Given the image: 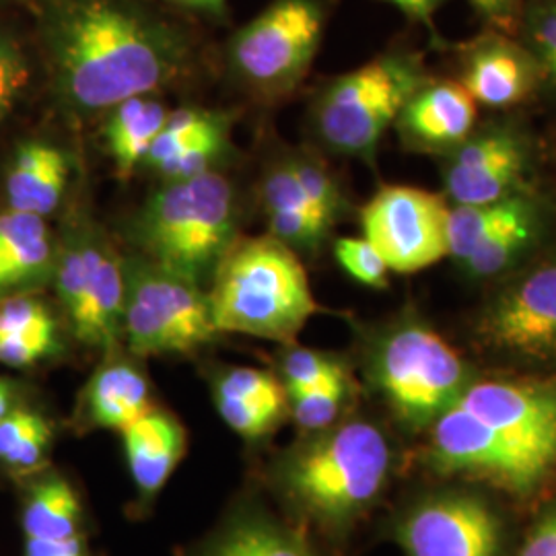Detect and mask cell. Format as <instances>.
I'll list each match as a JSON object with an SVG mask.
<instances>
[{"mask_svg": "<svg viewBox=\"0 0 556 556\" xmlns=\"http://www.w3.org/2000/svg\"><path fill=\"white\" fill-rule=\"evenodd\" d=\"M31 9L54 91L80 118L178 85L194 68V36L147 0H38Z\"/></svg>", "mask_w": 556, "mask_h": 556, "instance_id": "cell-1", "label": "cell"}, {"mask_svg": "<svg viewBox=\"0 0 556 556\" xmlns=\"http://www.w3.org/2000/svg\"><path fill=\"white\" fill-rule=\"evenodd\" d=\"M392 447L378 425L355 418L309 435L280 459L277 484L305 521L344 532L381 497Z\"/></svg>", "mask_w": 556, "mask_h": 556, "instance_id": "cell-2", "label": "cell"}, {"mask_svg": "<svg viewBox=\"0 0 556 556\" xmlns=\"http://www.w3.org/2000/svg\"><path fill=\"white\" fill-rule=\"evenodd\" d=\"M215 328L227 334L295 344L319 312L298 252L273 236L238 238L211 280Z\"/></svg>", "mask_w": 556, "mask_h": 556, "instance_id": "cell-3", "label": "cell"}, {"mask_svg": "<svg viewBox=\"0 0 556 556\" xmlns=\"http://www.w3.org/2000/svg\"><path fill=\"white\" fill-rule=\"evenodd\" d=\"M130 229L140 258L204 289L238 239L236 188L217 169L163 181Z\"/></svg>", "mask_w": 556, "mask_h": 556, "instance_id": "cell-4", "label": "cell"}, {"mask_svg": "<svg viewBox=\"0 0 556 556\" xmlns=\"http://www.w3.org/2000/svg\"><path fill=\"white\" fill-rule=\"evenodd\" d=\"M367 376L408 431H429L475 379L456 349L413 312L402 314L374 338Z\"/></svg>", "mask_w": 556, "mask_h": 556, "instance_id": "cell-5", "label": "cell"}, {"mask_svg": "<svg viewBox=\"0 0 556 556\" xmlns=\"http://www.w3.org/2000/svg\"><path fill=\"white\" fill-rule=\"evenodd\" d=\"M429 77L418 52L390 48L326 80L309 112L316 139L337 155L374 163L404 103Z\"/></svg>", "mask_w": 556, "mask_h": 556, "instance_id": "cell-6", "label": "cell"}, {"mask_svg": "<svg viewBox=\"0 0 556 556\" xmlns=\"http://www.w3.org/2000/svg\"><path fill=\"white\" fill-rule=\"evenodd\" d=\"M491 285L472 319L475 344L507 365L556 371V245Z\"/></svg>", "mask_w": 556, "mask_h": 556, "instance_id": "cell-7", "label": "cell"}, {"mask_svg": "<svg viewBox=\"0 0 556 556\" xmlns=\"http://www.w3.org/2000/svg\"><path fill=\"white\" fill-rule=\"evenodd\" d=\"M332 0H273L227 41L233 79L260 100L291 96L318 56Z\"/></svg>", "mask_w": 556, "mask_h": 556, "instance_id": "cell-8", "label": "cell"}, {"mask_svg": "<svg viewBox=\"0 0 556 556\" xmlns=\"http://www.w3.org/2000/svg\"><path fill=\"white\" fill-rule=\"evenodd\" d=\"M208 293L149 260L126 262V303L122 337L132 355H186L213 342Z\"/></svg>", "mask_w": 556, "mask_h": 556, "instance_id": "cell-9", "label": "cell"}, {"mask_svg": "<svg viewBox=\"0 0 556 556\" xmlns=\"http://www.w3.org/2000/svg\"><path fill=\"white\" fill-rule=\"evenodd\" d=\"M427 459L443 477L472 478L530 497L556 475V462L507 438L454 404L429 429Z\"/></svg>", "mask_w": 556, "mask_h": 556, "instance_id": "cell-10", "label": "cell"}, {"mask_svg": "<svg viewBox=\"0 0 556 556\" xmlns=\"http://www.w3.org/2000/svg\"><path fill=\"white\" fill-rule=\"evenodd\" d=\"M60 305L85 346L112 351L122 337L126 262L91 225L73 231L56 254Z\"/></svg>", "mask_w": 556, "mask_h": 556, "instance_id": "cell-11", "label": "cell"}, {"mask_svg": "<svg viewBox=\"0 0 556 556\" xmlns=\"http://www.w3.org/2000/svg\"><path fill=\"white\" fill-rule=\"evenodd\" d=\"M441 160L443 197L450 204H486L534 190V137L511 116L477 124Z\"/></svg>", "mask_w": 556, "mask_h": 556, "instance_id": "cell-12", "label": "cell"}, {"mask_svg": "<svg viewBox=\"0 0 556 556\" xmlns=\"http://www.w3.org/2000/svg\"><path fill=\"white\" fill-rule=\"evenodd\" d=\"M450 202L417 186L379 188L361 208V229L390 273L415 275L447 258Z\"/></svg>", "mask_w": 556, "mask_h": 556, "instance_id": "cell-13", "label": "cell"}, {"mask_svg": "<svg viewBox=\"0 0 556 556\" xmlns=\"http://www.w3.org/2000/svg\"><path fill=\"white\" fill-rule=\"evenodd\" d=\"M396 542L406 556H498L503 526L484 498L438 493L402 514Z\"/></svg>", "mask_w": 556, "mask_h": 556, "instance_id": "cell-14", "label": "cell"}, {"mask_svg": "<svg viewBox=\"0 0 556 556\" xmlns=\"http://www.w3.org/2000/svg\"><path fill=\"white\" fill-rule=\"evenodd\" d=\"M456 404L556 462V378H475Z\"/></svg>", "mask_w": 556, "mask_h": 556, "instance_id": "cell-15", "label": "cell"}, {"mask_svg": "<svg viewBox=\"0 0 556 556\" xmlns=\"http://www.w3.org/2000/svg\"><path fill=\"white\" fill-rule=\"evenodd\" d=\"M456 80L477 101L478 108L505 112L536 93L544 83L542 66L523 41L497 29L454 46Z\"/></svg>", "mask_w": 556, "mask_h": 556, "instance_id": "cell-16", "label": "cell"}, {"mask_svg": "<svg viewBox=\"0 0 556 556\" xmlns=\"http://www.w3.org/2000/svg\"><path fill=\"white\" fill-rule=\"evenodd\" d=\"M478 124V103L456 79L429 77L397 114L400 142L406 151L443 157Z\"/></svg>", "mask_w": 556, "mask_h": 556, "instance_id": "cell-17", "label": "cell"}, {"mask_svg": "<svg viewBox=\"0 0 556 556\" xmlns=\"http://www.w3.org/2000/svg\"><path fill=\"white\" fill-rule=\"evenodd\" d=\"M71 157L48 140L17 144L4 176V199L11 211L38 217L52 215L66 194Z\"/></svg>", "mask_w": 556, "mask_h": 556, "instance_id": "cell-18", "label": "cell"}, {"mask_svg": "<svg viewBox=\"0 0 556 556\" xmlns=\"http://www.w3.org/2000/svg\"><path fill=\"white\" fill-rule=\"evenodd\" d=\"M56 245L43 217L0 213V299L31 293L54 275Z\"/></svg>", "mask_w": 556, "mask_h": 556, "instance_id": "cell-19", "label": "cell"}, {"mask_svg": "<svg viewBox=\"0 0 556 556\" xmlns=\"http://www.w3.org/2000/svg\"><path fill=\"white\" fill-rule=\"evenodd\" d=\"M260 206L268 236L298 254H318L330 236L316 217L289 157L266 169L260 184Z\"/></svg>", "mask_w": 556, "mask_h": 556, "instance_id": "cell-20", "label": "cell"}, {"mask_svg": "<svg viewBox=\"0 0 556 556\" xmlns=\"http://www.w3.org/2000/svg\"><path fill=\"white\" fill-rule=\"evenodd\" d=\"M119 435L140 497H157L186 454L188 439L184 427L178 418L153 406Z\"/></svg>", "mask_w": 556, "mask_h": 556, "instance_id": "cell-21", "label": "cell"}, {"mask_svg": "<svg viewBox=\"0 0 556 556\" xmlns=\"http://www.w3.org/2000/svg\"><path fill=\"white\" fill-rule=\"evenodd\" d=\"M553 225V204L538 197L532 206L516 220L501 227L497 233L484 239L477 250L464 260L459 270L475 282H495L516 270L526 260L546 245Z\"/></svg>", "mask_w": 556, "mask_h": 556, "instance_id": "cell-22", "label": "cell"}, {"mask_svg": "<svg viewBox=\"0 0 556 556\" xmlns=\"http://www.w3.org/2000/svg\"><path fill=\"white\" fill-rule=\"evenodd\" d=\"M151 408L149 381L139 367L126 361H110L100 367L80 402L83 417L91 427L118 433Z\"/></svg>", "mask_w": 556, "mask_h": 556, "instance_id": "cell-23", "label": "cell"}, {"mask_svg": "<svg viewBox=\"0 0 556 556\" xmlns=\"http://www.w3.org/2000/svg\"><path fill=\"white\" fill-rule=\"evenodd\" d=\"M199 556H312L305 528L248 507L223 523Z\"/></svg>", "mask_w": 556, "mask_h": 556, "instance_id": "cell-24", "label": "cell"}, {"mask_svg": "<svg viewBox=\"0 0 556 556\" xmlns=\"http://www.w3.org/2000/svg\"><path fill=\"white\" fill-rule=\"evenodd\" d=\"M59 346L56 319L31 293L0 299V363L31 367Z\"/></svg>", "mask_w": 556, "mask_h": 556, "instance_id": "cell-25", "label": "cell"}, {"mask_svg": "<svg viewBox=\"0 0 556 556\" xmlns=\"http://www.w3.org/2000/svg\"><path fill=\"white\" fill-rule=\"evenodd\" d=\"M167 114L165 105L153 96L128 98L105 114L103 139L119 178L128 179L142 167Z\"/></svg>", "mask_w": 556, "mask_h": 556, "instance_id": "cell-26", "label": "cell"}, {"mask_svg": "<svg viewBox=\"0 0 556 556\" xmlns=\"http://www.w3.org/2000/svg\"><path fill=\"white\" fill-rule=\"evenodd\" d=\"M79 495L66 478L43 477L31 484L23 501L21 528L25 540H68L83 536Z\"/></svg>", "mask_w": 556, "mask_h": 556, "instance_id": "cell-27", "label": "cell"}, {"mask_svg": "<svg viewBox=\"0 0 556 556\" xmlns=\"http://www.w3.org/2000/svg\"><path fill=\"white\" fill-rule=\"evenodd\" d=\"M540 197L536 188L511 199L486 204H450L447 215V258L462 264L478 245L501 227L523 215Z\"/></svg>", "mask_w": 556, "mask_h": 556, "instance_id": "cell-28", "label": "cell"}, {"mask_svg": "<svg viewBox=\"0 0 556 556\" xmlns=\"http://www.w3.org/2000/svg\"><path fill=\"white\" fill-rule=\"evenodd\" d=\"M52 443V427L36 410L13 408L0 418V464L15 472L40 468Z\"/></svg>", "mask_w": 556, "mask_h": 556, "instance_id": "cell-29", "label": "cell"}, {"mask_svg": "<svg viewBox=\"0 0 556 556\" xmlns=\"http://www.w3.org/2000/svg\"><path fill=\"white\" fill-rule=\"evenodd\" d=\"M289 161L319 223L328 231H332L338 220L344 219V215L349 213V200L344 197V190L338 184L334 172L307 151L289 155Z\"/></svg>", "mask_w": 556, "mask_h": 556, "instance_id": "cell-30", "label": "cell"}, {"mask_svg": "<svg viewBox=\"0 0 556 556\" xmlns=\"http://www.w3.org/2000/svg\"><path fill=\"white\" fill-rule=\"evenodd\" d=\"M34 79V60L20 31L0 23V124L20 105Z\"/></svg>", "mask_w": 556, "mask_h": 556, "instance_id": "cell-31", "label": "cell"}, {"mask_svg": "<svg viewBox=\"0 0 556 556\" xmlns=\"http://www.w3.org/2000/svg\"><path fill=\"white\" fill-rule=\"evenodd\" d=\"M351 376H342L289 397L291 415L299 429L307 435H314L337 425L342 408L351 396Z\"/></svg>", "mask_w": 556, "mask_h": 556, "instance_id": "cell-32", "label": "cell"}, {"mask_svg": "<svg viewBox=\"0 0 556 556\" xmlns=\"http://www.w3.org/2000/svg\"><path fill=\"white\" fill-rule=\"evenodd\" d=\"M342 376H349L344 363L334 355L321 351L289 344V349L280 357L278 379L289 397Z\"/></svg>", "mask_w": 556, "mask_h": 556, "instance_id": "cell-33", "label": "cell"}, {"mask_svg": "<svg viewBox=\"0 0 556 556\" xmlns=\"http://www.w3.org/2000/svg\"><path fill=\"white\" fill-rule=\"evenodd\" d=\"M517 38L534 54L546 80L556 68V0H526Z\"/></svg>", "mask_w": 556, "mask_h": 556, "instance_id": "cell-34", "label": "cell"}, {"mask_svg": "<svg viewBox=\"0 0 556 556\" xmlns=\"http://www.w3.org/2000/svg\"><path fill=\"white\" fill-rule=\"evenodd\" d=\"M213 394L250 400L262 406L275 408L278 413H285L289 406V396L280 379L254 367H233L223 371L219 379L215 381Z\"/></svg>", "mask_w": 556, "mask_h": 556, "instance_id": "cell-35", "label": "cell"}, {"mask_svg": "<svg viewBox=\"0 0 556 556\" xmlns=\"http://www.w3.org/2000/svg\"><path fill=\"white\" fill-rule=\"evenodd\" d=\"M334 258L342 270L361 285L371 289H386L390 268L378 250L363 238H340L334 243Z\"/></svg>", "mask_w": 556, "mask_h": 556, "instance_id": "cell-36", "label": "cell"}, {"mask_svg": "<svg viewBox=\"0 0 556 556\" xmlns=\"http://www.w3.org/2000/svg\"><path fill=\"white\" fill-rule=\"evenodd\" d=\"M215 406L219 410L220 418L225 420V425L245 439H260L268 435L285 415V413H278L275 408L262 406L256 402L225 396V394H215Z\"/></svg>", "mask_w": 556, "mask_h": 556, "instance_id": "cell-37", "label": "cell"}, {"mask_svg": "<svg viewBox=\"0 0 556 556\" xmlns=\"http://www.w3.org/2000/svg\"><path fill=\"white\" fill-rule=\"evenodd\" d=\"M470 9L486 29L516 36L526 0H468Z\"/></svg>", "mask_w": 556, "mask_h": 556, "instance_id": "cell-38", "label": "cell"}, {"mask_svg": "<svg viewBox=\"0 0 556 556\" xmlns=\"http://www.w3.org/2000/svg\"><path fill=\"white\" fill-rule=\"evenodd\" d=\"M516 556H556V505L538 517Z\"/></svg>", "mask_w": 556, "mask_h": 556, "instance_id": "cell-39", "label": "cell"}, {"mask_svg": "<svg viewBox=\"0 0 556 556\" xmlns=\"http://www.w3.org/2000/svg\"><path fill=\"white\" fill-rule=\"evenodd\" d=\"M379 2L392 4L406 20L427 27L429 34L433 36V40L439 41L435 15L445 0H379Z\"/></svg>", "mask_w": 556, "mask_h": 556, "instance_id": "cell-40", "label": "cell"}, {"mask_svg": "<svg viewBox=\"0 0 556 556\" xmlns=\"http://www.w3.org/2000/svg\"><path fill=\"white\" fill-rule=\"evenodd\" d=\"M25 556H89L85 538L68 540H25Z\"/></svg>", "mask_w": 556, "mask_h": 556, "instance_id": "cell-41", "label": "cell"}, {"mask_svg": "<svg viewBox=\"0 0 556 556\" xmlns=\"http://www.w3.org/2000/svg\"><path fill=\"white\" fill-rule=\"evenodd\" d=\"M176 9L199 13L204 17L220 20L227 13V0H163Z\"/></svg>", "mask_w": 556, "mask_h": 556, "instance_id": "cell-42", "label": "cell"}, {"mask_svg": "<svg viewBox=\"0 0 556 556\" xmlns=\"http://www.w3.org/2000/svg\"><path fill=\"white\" fill-rule=\"evenodd\" d=\"M15 406H13V392L9 388L7 381L0 379V418L4 417L7 413H11Z\"/></svg>", "mask_w": 556, "mask_h": 556, "instance_id": "cell-43", "label": "cell"}, {"mask_svg": "<svg viewBox=\"0 0 556 556\" xmlns=\"http://www.w3.org/2000/svg\"><path fill=\"white\" fill-rule=\"evenodd\" d=\"M38 0H0V4H27L34 7Z\"/></svg>", "mask_w": 556, "mask_h": 556, "instance_id": "cell-44", "label": "cell"}]
</instances>
